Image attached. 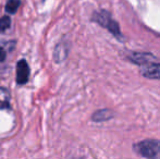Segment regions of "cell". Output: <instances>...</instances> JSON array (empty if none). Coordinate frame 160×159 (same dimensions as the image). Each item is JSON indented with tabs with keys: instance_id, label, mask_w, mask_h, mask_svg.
Returning a JSON list of instances; mask_svg holds the SVG:
<instances>
[{
	"instance_id": "obj_2",
	"label": "cell",
	"mask_w": 160,
	"mask_h": 159,
	"mask_svg": "<svg viewBox=\"0 0 160 159\" xmlns=\"http://www.w3.org/2000/svg\"><path fill=\"white\" fill-rule=\"evenodd\" d=\"M133 151L145 158H160V141L144 140L133 145Z\"/></svg>"
},
{
	"instance_id": "obj_8",
	"label": "cell",
	"mask_w": 160,
	"mask_h": 159,
	"mask_svg": "<svg viewBox=\"0 0 160 159\" xmlns=\"http://www.w3.org/2000/svg\"><path fill=\"white\" fill-rule=\"evenodd\" d=\"M20 4H21V0H8L6 4V11L10 14H13L18 11Z\"/></svg>"
},
{
	"instance_id": "obj_1",
	"label": "cell",
	"mask_w": 160,
	"mask_h": 159,
	"mask_svg": "<svg viewBox=\"0 0 160 159\" xmlns=\"http://www.w3.org/2000/svg\"><path fill=\"white\" fill-rule=\"evenodd\" d=\"M92 21L96 22V23H98L100 26H102L106 30H108L117 39L121 40V42L123 40V35H122V33H121L119 23L112 19L111 14H110L108 11L100 10V11L94 12L93 17H92Z\"/></svg>"
},
{
	"instance_id": "obj_5",
	"label": "cell",
	"mask_w": 160,
	"mask_h": 159,
	"mask_svg": "<svg viewBox=\"0 0 160 159\" xmlns=\"http://www.w3.org/2000/svg\"><path fill=\"white\" fill-rule=\"evenodd\" d=\"M128 59L132 62H134L135 64L138 66H144L146 63L152 62V60H156L155 56H152V53H139V52H134L131 53L128 56Z\"/></svg>"
},
{
	"instance_id": "obj_6",
	"label": "cell",
	"mask_w": 160,
	"mask_h": 159,
	"mask_svg": "<svg viewBox=\"0 0 160 159\" xmlns=\"http://www.w3.org/2000/svg\"><path fill=\"white\" fill-rule=\"evenodd\" d=\"M113 112L110 109H100V110L96 111L92 117V120L95 122H105L107 120H110L113 118Z\"/></svg>"
},
{
	"instance_id": "obj_10",
	"label": "cell",
	"mask_w": 160,
	"mask_h": 159,
	"mask_svg": "<svg viewBox=\"0 0 160 159\" xmlns=\"http://www.w3.org/2000/svg\"><path fill=\"white\" fill-rule=\"evenodd\" d=\"M6 50H4L2 47H0V63H1L2 61H4V59H6Z\"/></svg>"
},
{
	"instance_id": "obj_4",
	"label": "cell",
	"mask_w": 160,
	"mask_h": 159,
	"mask_svg": "<svg viewBox=\"0 0 160 159\" xmlns=\"http://www.w3.org/2000/svg\"><path fill=\"white\" fill-rule=\"evenodd\" d=\"M30 77V67L26 60L22 59L17 64V83L20 85L25 84Z\"/></svg>"
},
{
	"instance_id": "obj_3",
	"label": "cell",
	"mask_w": 160,
	"mask_h": 159,
	"mask_svg": "<svg viewBox=\"0 0 160 159\" xmlns=\"http://www.w3.org/2000/svg\"><path fill=\"white\" fill-rule=\"evenodd\" d=\"M142 74L146 79L160 80V63L157 62H149L142 66Z\"/></svg>"
},
{
	"instance_id": "obj_7",
	"label": "cell",
	"mask_w": 160,
	"mask_h": 159,
	"mask_svg": "<svg viewBox=\"0 0 160 159\" xmlns=\"http://www.w3.org/2000/svg\"><path fill=\"white\" fill-rule=\"evenodd\" d=\"M10 107V94L7 88L0 87V110Z\"/></svg>"
},
{
	"instance_id": "obj_9",
	"label": "cell",
	"mask_w": 160,
	"mask_h": 159,
	"mask_svg": "<svg viewBox=\"0 0 160 159\" xmlns=\"http://www.w3.org/2000/svg\"><path fill=\"white\" fill-rule=\"evenodd\" d=\"M11 25V19L8 15H4L0 19V33L7 31Z\"/></svg>"
}]
</instances>
